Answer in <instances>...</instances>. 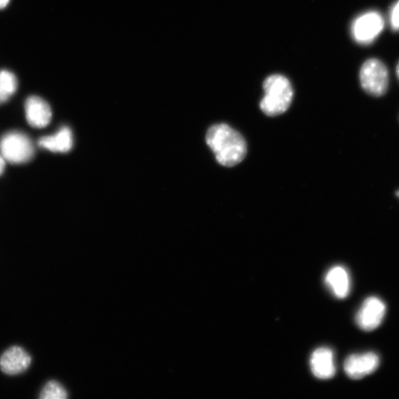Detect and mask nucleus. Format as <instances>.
<instances>
[{"instance_id": "dca6fc26", "label": "nucleus", "mask_w": 399, "mask_h": 399, "mask_svg": "<svg viewBox=\"0 0 399 399\" xmlns=\"http://www.w3.org/2000/svg\"><path fill=\"white\" fill-rule=\"evenodd\" d=\"M6 168V162H5V158L2 156L0 155V175H1Z\"/></svg>"}, {"instance_id": "423d86ee", "label": "nucleus", "mask_w": 399, "mask_h": 399, "mask_svg": "<svg viewBox=\"0 0 399 399\" xmlns=\"http://www.w3.org/2000/svg\"><path fill=\"white\" fill-rule=\"evenodd\" d=\"M385 312L386 306L382 299L375 296L369 297L366 299L356 314V324L363 331H373L383 323Z\"/></svg>"}, {"instance_id": "7ed1b4c3", "label": "nucleus", "mask_w": 399, "mask_h": 399, "mask_svg": "<svg viewBox=\"0 0 399 399\" xmlns=\"http://www.w3.org/2000/svg\"><path fill=\"white\" fill-rule=\"evenodd\" d=\"M359 78L364 90L379 97L386 93L389 86V73L386 66L378 58H370L363 65Z\"/></svg>"}, {"instance_id": "f03ea898", "label": "nucleus", "mask_w": 399, "mask_h": 399, "mask_svg": "<svg viewBox=\"0 0 399 399\" xmlns=\"http://www.w3.org/2000/svg\"><path fill=\"white\" fill-rule=\"evenodd\" d=\"M265 95L261 102L262 111L269 116L281 115L289 108L294 91L289 80L282 75L269 76L264 83Z\"/></svg>"}, {"instance_id": "20e7f679", "label": "nucleus", "mask_w": 399, "mask_h": 399, "mask_svg": "<svg viewBox=\"0 0 399 399\" xmlns=\"http://www.w3.org/2000/svg\"><path fill=\"white\" fill-rule=\"evenodd\" d=\"M2 156L12 164H25L33 157L34 148L31 139L24 133L12 131L0 141Z\"/></svg>"}, {"instance_id": "4468645a", "label": "nucleus", "mask_w": 399, "mask_h": 399, "mask_svg": "<svg viewBox=\"0 0 399 399\" xmlns=\"http://www.w3.org/2000/svg\"><path fill=\"white\" fill-rule=\"evenodd\" d=\"M41 399H65L68 398V392L64 387L56 381H51L46 385L41 393Z\"/></svg>"}, {"instance_id": "f8f14e48", "label": "nucleus", "mask_w": 399, "mask_h": 399, "mask_svg": "<svg viewBox=\"0 0 399 399\" xmlns=\"http://www.w3.org/2000/svg\"><path fill=\"white\" fill-rule=\"evenodd\" d=\"M38 145L53 152H68L73 146L72 132L68 127H64L53 135L40 138Z\"/></svg>"}, {"instance_id": "9d476101", "label": "nucleus", "mask_w": 399, "mask_h": 399, "mask_svg": "<svg viewBox=\"0 0 399 399\" xmlns=\"http://www.w3.org/2000/svg\"><path fill=\"white\" fill-rule=\"evenodd\" d=\"M310 366L314 375L319 379H329L336 374L334 356L328 348H318L310 359Z\"/></svg>"}, {"instance_id": "ddd939ff", "label": "nucleus", "mask_w": 399, "mask_h": 399, "mask_svg": "<svg viewBox=\"0 0 399 399\" xmlns=\"http://www.w3.org/2000/svg\"><path fill=\"white\" fill-rule=\"evenodd\" d=\"M18 81L16 76L7 70L0 71V95L6 103L16 93Z\"/></svg>"}, {"instance_id": "6ab92c4d", "label": "nucleus", "mask_w": 399, "mask_h": 399, "mask_svg": "<svg viewBox=\"0 0 399 399\" xmlns=\"http://www.w3.org/2000/svg\"><path fill=\"white\" fill-rule=\"evenodd\" d=\"M3 103H4V100H3V98H2L1 95H0V105H1V104H3Z\"/></svg>"}, {"instance_id": "a211bd4d", "label": "nucleus", "mask_w": 399, "mask_h": 399, "mask_svg": "<svg viewBox=\"0 0 399 399\" xmlns=\"http://www.w3.org/2000/svg\"><path fill=\"white\" fill-rule=\"evenodd\" d=\"M396 75H397V77L399 80V63H398V65L396 66Z\"/></svg>"}, {"instance_id": "0eeeda50", "label": "nucleus", "mask_w": 399, "mask_h": 399, "mask_svg": "<svg viewBox=\"0 0 399 399\" xmlns=\"http://www.w3.org/2000/svg\"><path fill=\"white\" fill-rule=\"evenodd\" d=\"M379 366V357L373 352L349 356L344 364L347 375L352 379H361L373 373Z\"/></svg>"}, {"instance_id": "9b49d317", "label": "nucleus", "mask_w": 399, "mask_h": 399, "mask_svg": "<svg viewBox=\"0 0 399 399\" xmlns=\"http://www.w3.org/2000/svg\"><path fill=\"white\" fill-rule=\"evenodd\" d=\"M325 281L336 298L345 299L348 296L351 289L350 276L343 266L331 268L326 274Z\"/></svg>"}, {"instance_id": "39448f33", "label": "nucleus", "mask_w": 399, "mask_h": 399, "mask_svg": "<svg viewBox=\"0 0 399 399\" xmlns=\"http://www.w3.org/2000/svg\"><path fill=\"white\" fill-rule=\"evenodd\" d=\"M384 28L383 15L376 11H370L356 18L351 26V34L357 43L369 45L383 32Z\"/></svg>"}, {"instance_id": "f257e3e1", "label": "nucleus", "mask_w": 399, "mask_h": 399, "mask_svg": "<svg viewBox=\"0 0 399 399\" xmlns=\"http://www.w3.org/2000/svg\"><path fill=\"white\" fill-rule=\"evenodd\" d=\"M207 143L217 162L224 167L236 166L247 154V145L243 135L226 124L211 127L207 131Z\"/></svg>"}, {"instance_id": "6e6552de", "label": "nucleus", "mask_w": 399, "mask_h": 399, "mask_svg": "<svg viewBox=\"0 0 399 399\" xmlns=\"http://www.w3.org/2000/svg\"><path fill=\"white\" fill-rule=\"evenodd\" d=\"M25 109L27 121L33 128H44L51 123V108L43 98L36 95L28 97Z\"/></svg>"}, {"instance_id": "f3484780", "label": "nucleus", "mask_w": 399, "mask_h": 399, "mask_svg": "<svg viewBox=\"0 0 399 399\" xmlns=\"http://www.w3.org/2000/svg\"><path fill=\"white\" fill-rule=\"evenodd\" d=\"M10 2V0H0V9L6 8Z\"/></svg>"}, {"instance_id": "aec40b11", "label": "nucleus", "mask_w": 399, "mask_h": 399, "mask_svg": "<svg viewBox=\"0 0 399 399\" xmlns=\"http://www.w3.org/2000/svg\"><path fill=\"white\" fill-rule=\"evenodd\" d=\"M396 195L399 197V191L396 192Z\"/></svg>"}, {"instance_id": "2eb2a0df", "label": "nucleus", "mask_w": 399, "mask_h": 399, "mask_svg": "<svg viewBox=\"0 0 399 399\" xmlns=\"http://www.w3.org/2000/svg\"><path fill=\"white\" fill-rule=\"evenodd\" d=\"M390 22L393 31H399V0L390 11Z\"/></svg>"}, {"instance_id": "1a4fd4ad", "label": "nucleus", "mask_w": 399, "mask_h": 399, "mask_svg": "<svg viewBox=\"0 0 399 399\" xmlns=\"http://www.w3.org/2000/svg\"><path fill=\"white\" fill-rule=\"evenodd\" d=\"M31 363L30 355L18 346L9 348L0 358V368L8 375L22 373L29 368Z\"/></svg>"}]
</instances>
